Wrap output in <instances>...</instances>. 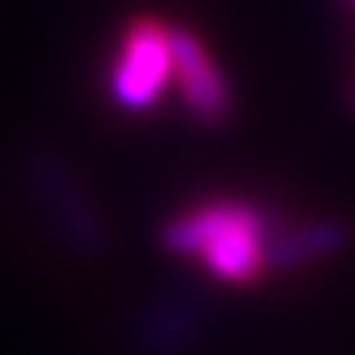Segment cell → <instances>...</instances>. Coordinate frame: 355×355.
Here are the masks:
<instances>
[{"instance_id": "obj_1", "label": "cell", "mask_w": 355, "mask_h": 355, "mask_svg": "<svg viewBox=\"0 0 355 355\" xmlns=\"http://www.w3.org/2000/svg\"><path fill=\"white\" fill-rule=\"evenodd\" d=\"M168 250L201 257L217 279L247 283L266 266V220L243 201L201 204L165 224Z\"/></svg>"}, {"instance_id": "obj_2", "label": "cell", "mask_w": 355, "mask_h": 355, "mask_svg": "<svg viewBox=\"0 0 355 355\" xmlns=\"http://www.w3.org/2000/svg\"><path fill=\"white\" fill-rule=\"evenodd\" d=\"M24 178L30 191L37 194V201L43 204L53 227L60 230V237L76 254L96 257L105 250V243H109L105 220L96 211V204L89 201L83 181L63 155L53 148H33L24 162Z\"/></svg>"}, {"instance_id": "obj_3", "label": "cell", "mask_w": 355, "mask_h": 355, "mask_svg": "<svg viewBox=\"0 0 355 355\" xmlns=\"http://www.w3.org/2000/svg\"><path fill=\"white\" fill-rule=\"evenodd\" d=\"M175 76V50H171V26L141 17L128 24L122 37V50L112 66V99L125 109H148L162 99Z\"/></svg>"}, {"instance_id": "obj_4", "label": "cell", "mask_w": 355, "mask_h": 355, "mask_svg": "<svg viewBox=\"0 0 355 355\" xmlns=\"http://www.w3.org/2000/svg\"><path fill=\"white\" fill-rule=\"evenodd\" d=\"M171 50H175V79L181 86V99L204 122H220L230 109L227 79L220 76L211 53L191 30L171 26Z\"/></svg>"}, {"instance_id": "obj_5", "label": "cell", "mask_w": 355, "mask_h": 355, "mask_svg": "<svg viewBox=\"0 0 355 355\" xmlns=\"http://www.w3.org/2000/svg\"><path fill=\"white\" fill-rule=\"evenodd\" d=\"M345 241H349V230L339 220H316V224H306L266 243V266L286 270V266L313 263L319 257L339 254Z\"/></svg>"}, {"instance_id": "obj_6", "label": "cell", "mask_w": 355, "mask_h": 355, "mask_svg": "<svg viewBox=\"0 0 355 355\" xmlns=\"http://www.w3.org/2000/svg\"><path fill=\"white\" fill-rule=\"evenodd\" d=\"M352 3H355V0H352Z\"/></svg>"}]
</instances>
